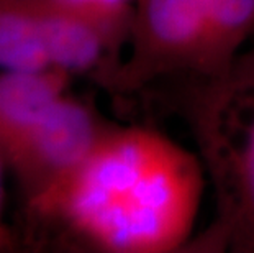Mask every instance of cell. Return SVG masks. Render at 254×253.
<instances>
[{
  "instance_id": "6da1fadb",
  "label": "cell",
  "mask_w": 254,
  "mask_h": 253,
  "mask_svg": "<svg viewBox=\"0 0 254 253\" xmlns=\"http://www.w3.org/2000/svg\"><path fill=\"white\" fill-rule=\"evenodd\" d=\"M174 189L163 169L149 168L134 140H102L90 156L38 207H61L94 240L113 249L141 247L163 234Z\"/></svg>"
},
{
  "instance_id": "7a4b0ae2",
  "label": "cell",
  "mask_w": 254,
  "mask_h": 253,
  "mask_svg": "<svg viewBox=\"0 0 254 253\" xmlns=\"http://www.w3.org/2000/svg\"><path fill=\"white\" fill-rule=\"evenodd\" d=\"M99 142L90 112L77 102L61 97L3 163L13 169L30 204H36L67 181Z\"/></svg>"
},
{
  "instance_id": "3957f363",
  "label": "cell",
  "mask_w": 254,
  "mask_h": 253,
  "mask_svg": "<svg viewBox=\"0 0 254 253\" xmlns=\"http://www.w3.org/2000/svg\"><path fill=\"white\" fill-rule=\"evenodd\" d=\"M64 73L0 68V158L18 147L46 112L63 97Z\"/></svg>"
},
{
  "instance_id": "277c9868",
  "label": "cell",
  "mask_w": 254,
  "mask_h": 253,
  "mask_svg": "<svg viewBox=\"0 0 254 253\" xmlns=\"http://www.w3.org/2000/svg\"><path fill=\"white\" fill-rule=\"evenodd\" d=\"M41 31L53 69L69 73L92 68L100 58V25L58 0H36Z\"/></svg>"
},
{
  "instance_id": "5b68a950",
  "label": "cell",
  "mask_w": 254,
  "mask_h": 253,
  "mask_svg": "<svg viewBox=\"0 0 254 253\" xmlns=\"http://www.w3.org/2000/svg\"><path fill=\"white\" fill-rule=\"evenodd\" d=\"M0 68L50 71L36 0H0Z\"/></svg>"
},
{
  "instance_id": "8992f818",
  "label": "cell",
  "mask_w": 254,
  "mask_h": 253,
  "mask_svg": "<svg viewBox=\"0 0 254 253\" xmlns=\"http://www.w3.org/2000/svg\"><path fill=\"white\" fill-rule=\"evenodd\" d=\"M146 10L151 31L169 45L195 40L208 25L193 0H149Z\"/></svg>"
},
{
  "instance_id": "52a82bcc",
  "label": "cell",
  "mask_w": 254,
  "mask_h": 253,
  "mask_svg": "<svg viewBox=\"0 0 254 253\" xmlns=\"http://www.w3.org/2000/svg\"><path fill=\"white\" fill-rule=\"evenodd\" d=\"M208 23L238 28L254 15V0H193Z\"/></svg>"
},
{
  "instance_id": "ba28073f",
  "label": "cell",
  "mask_w": 254,
  "mask_h": 253,
  "mask_svg": "<svg viewBox=\"0 0 254 253\" xmlns=\"http://www.w3.org/2000/svg\"><path fill=\"white\" fill-rule=\"evenodd\" d=\"M58 2L102 25V21L112 17L125 0H58Z\"/></svg>"
},
{
  "instance_id": "9c48e42d",
  "label": "cell",
  "mask_w": 254,
  "mask_h": 253,
  "mask_svg": "<svg viewBox=\"0 0 254 253\" xmlns=\"http://www.w3.org/2000/svg\"><path fill=\"white\" fill-rule=\"evenodd\" d=\"M248 181H250V189L254 199V130L250 142V150H248Z\"/></svg>"
},
{
  "instance_id": "30bf717a",
  "label": "cell",
  "mask_w": 254,
  "mask_h": 253,
  "mask_svg": "<svg viewBox=\"0 0 254 253\" xmlns=\"http://www.w3.org/2000/svg\"><path fill=\"white\" fill-rule=\"evenodd\" d=\"M3 161L0 158V168H2ZM10 244V235L5 229L3 219H2V186H0V250H5V247Z\"/></svg>"
}]
</instances>
